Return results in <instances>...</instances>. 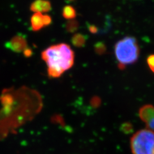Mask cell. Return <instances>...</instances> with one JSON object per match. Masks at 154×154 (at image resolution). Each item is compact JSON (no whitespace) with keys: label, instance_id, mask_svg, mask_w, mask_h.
<instances>
[{"label":"cell","instance_id":"cell-1","mask_svg":"<svg viewBox=\"0 0 154 154\" xmlns=\"http://www.w3.org/2000/svg\"><path fill=\"white\" fill-rule=\"evenodd\" d=\"M48 66V74L52 78L60 77L73 66L75 54L71 47L65 43L53 45L41 54Z\"/></svg>","mask_w":154,"mask_h":154},{"label":"cell","instance_id":"cell-2","mask_svg":"<svg viewBox=\"0 0 154 154\" xmlns=\"http://www.w3.org/2000/svg\"><path fill=\"white\" fill-rule=\"evenodd\" d=\"M114 53L120 68L123 69L126 65L134 64L139 56V47L136 38L127 36L119 40L115 45Z\"/></svg>","mask_w":154,"mask_h":154},{"label":"cell","instance_id":"cell-3","mask_svg":"<svg viewBox=\"0 0 154 154\" xmlns=\"http://www.w3.org/2000/svg\"><path fill=\"white\" fill-rule=\"evenodd\" d=\"M133 154H154V132L146 128L135 133L131 139Z\"/></svg>","mask_w":154,"mask_h":154},{"label":"cell","instance_id":"cell-4","mask_svg":"<svg viewBox=\"0 0 154 154\" xmlns=\"http://www.w3.org/2000/svg\"><path fill=\"white\" fill-rule=\"evenodd\" d=\"M139 116L148 129L154 132V106L145 105L139 109Z\"/></svg>","mask_w":154,"mask_h":154},{"label":"cell","instance_id":"cell-5","mask_svg":"<svg viewBox=\"0 0 154 154\" xmlns=\"http://www.w3.org/2000/svg\"><path fill=\"white\" fill-rule=\"evenodd\" d=\"M51 23V18L41 13H34L31 17V26L33 31H38Z\"/></svg>","mask_w":154,"mask_h":154},{"label":"cell","instance_id":"cell-6","mask_svg":"<svg viewBox=\"0 0 154 154\" xmlns=\"http://www.w3.org/2000/svg\"><path fill=\"white\" fill-rule=\"evenodd\" d=\"M51 9V3L44 0H38L33 2L30 6V10L35 13H44L49 12Z\"/></svg>","mask_w":154,"mask_h":154},{"label":"cell","instance_id":"cell-7","mask_svg":"<svg viewBox=\"0 0 154 154\" xmlns=\"http://www.w3.org/2000/svg\"><path fill=\"white\" fill-rule=\"evenodd\" d=\"M10 48L14 51H21L26 46V41L22 37H15L10 42Z\"/></svg>","mask_w":154,"mask_h":154},{"label":"cell","instance_id":"cell-8","mask_svg":"<svg viewBox=\"0 0 154 154\" xmlns=\"http://www.w3.org/2000/svg\"><path fill=\"white\" fill-rule=\"evenodd\" d=\"M62 16L67 19H74L76 16L75 9L71 5L65 6L62 11Z\"/></svg>","mask_w":154,"mask_h":154},{"label":"cell","instance_id":"cell-9","mask_svg":"<svg viewBox=\"0 0 154 154\" xmlns=\"http://www.w3.org/2000/svg\"><path fill=\"white\" fill-rule=\"evenodd\" d=\"M72 41H73V43L75 46L80 47L84 45L85 42V38L84 36L82 34H76L73 37Z\"/></svg>","mask_w":154,"mask_h":154},{"label":"cell","instance_id":"cell-10","mask_svg":"<svg viewBox=\"0 0 154 154\" xmlns=\"http://www.w3.org/2000/svg\"><path fill=\"white\" fill-rule=\"evenodd\" d=\"M95 51L99 55H102L106 51V47L102 42H98L95 45Z\"/></svg>","mask_w":154,"mask_h":154},{"label":"cell","instance_id":"cell-11","mask_svg":"<svg viewBox=\"0 0 154 154\" xmlns=\"http://www.w3.org/2000/svg\"><path fill=\"white\" fill-rule=\"evenodd\" d=\"M146 62L148 67H150V70L154 73V54L149 55L147 57Z\"/></svg>","mask_w":154,"mask_h":154},{"label":"cell","instance_id":"cell-12","mask_svg":"<svg viewBox=\"0 0 154 154\" xmlns=\"http://www.w3.org/2000/svg\"><path fill=\"white\" fill-rule=\"evenodd\" d=\"M100 104V100L98 98H94L93 99V105L95 106H98Z\"/></svg>","mask_w":154,"mask_h":154},{"label":"cell","instance_id":"cell-13","mask_svg":"<svg viewBox=\"0 0 154 154\" xmlns=\"http://www.w3.org/2000/svg\"><path fill=\"white\" fill-rule=\"evenodd\" d=\"M89 30H90V32H91V33H94L97 32V28H96V27L94 26H90L89 27Z\"/></svg>","mask_w":154,"mask_h":154}]
</instances>
